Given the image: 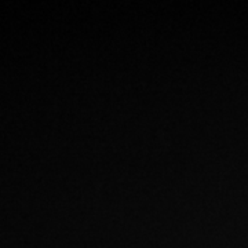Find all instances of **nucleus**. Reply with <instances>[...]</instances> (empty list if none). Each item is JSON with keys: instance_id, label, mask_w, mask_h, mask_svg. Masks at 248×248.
<instances>
[]
</instances>
